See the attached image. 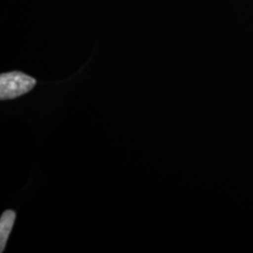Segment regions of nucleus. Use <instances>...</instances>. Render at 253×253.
<instances>
[{
	"label": "nucleus",
	"mask_w": 253,
	"mask_h": 253,
	"mask_svg": "<svg viewBox=\"0 0 253 253\" xmlns=\"http://www.w3.org/2000/svg\"><path fill=\"white\" fill-rule=\"evenodd\" d=\"M16 218V213L12 210L5 211L0 217V252L3 253L7 241L9 239V234L12 230Z\"/></svg>",
	"instance_id": "f03ea898"
},
{
	"label": "nucleus",
	"mask_w": 253,
	"mask_h": 253,
	"mask_svg": "<svg viewBox=\"0 0 253 253\" xmlns=\"http://www.w3.org/2000/svg\"><path fill=\"white\" fill-rule=\"evenodd\" d=\"M36 85V80L20 72L2 73L0 76V100H13L25 95Z\"/></svg>",
	"instance_id": "f257e3e1"
}]
</instances>
